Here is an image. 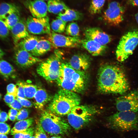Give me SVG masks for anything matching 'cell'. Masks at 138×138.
I'll return each mask as SVG.
<instances>
[{"mask_svg": "<svg viewBox=\"0 0 138 138\" xmlns=\"http://www.w3.org/2000/svg\"><path fill=\"white\" fill-rule=\"evenodd\" d=\"M63 53L56 50L43 61L40 62L37 71L38 74L47 80L56 81L58 77Z\"/></svg>", "mask_w": 138, "mask_h": 138, "instance_id": "cell-7", "label": "cell"}, {"mask_svg": "<svg viewBox=\"0 0 138 138\" xmlns=\"http://www.w3.org/2000/svg\"><path fill=\"white\" fill-rule=\"evenodd\" d=\"M18 113V112L17 110L13 108H11L9 111L8 114H9L16 118Z\"/></svg>", "mask_w": 138, "mask_h": 138, "instance_id": "cell-43", "label": "cell"}, {"mask_svg": "<svg viewBox=\"0 0 138 138\" xmlns=\"http://www.w3.org/2000/svg\"><path fill=\"white\" fill-rule=\"evenodd\" d=\"M7 105L12 108L19 110L21 109L23 107L17 98H15L12 102Z\"/></svg>", "mask_w": 138, "mask_h": 138, "instance_id": "cell-40", "label": "cell"}, {"mask_svg": "<svg viewBox=\"0 0 138 138\" xmlns=\"http://www.w3.org/2000/svg\"><path fill=\"white\" fill-rule=\"evenodd\" d=\"M116 106L119 111H138V90H132L118 97Z\"/></svg>", "mask_w": 138, "mask_h": 138, "instance_id": "cell-10", "label": "cell"}, {"mask_svg": "<svg viewBox=\"0 0 138 138\" xmlns=\"http://www.w3.org/2000/svg\"><path fill=\"white\" fill-rule=\"evenodd\" d=\"M36 138H48L46 132L43 130L39 122H38L35 130Z\"/></svg>", "mask_w": 138, "mask_h": 138, "instance_id": "cell-34", "label": "cell"}, {"mask_svg": "<svg viewBox=\"0 0 138 138\" xmlns=\"http://www.w3.org/2000/svg\"><path fill=\"white\" fill-rule=\"evenodd\" d=\"M2 97V95L0 93V100L1 99Z\"/></svg>", "mask_w": 138, "mask_h": 138, "instance_id": "cell-50", "label": "cell"}, {"mask_svg": "<svg viewBox=\"0 0 138 138\" xmlns=\"http://www.w3.org/2000/svg\"><path fill=\"white\" fill-rule=\"evenodd\" d=\"M60 89L81 93L86 89L88 82L87 75L85 72L76 70L68 63H62L59 75L56 80Z\"/></svg>", "mask_w": 138, "mask_h": 138, "instance_id": "cell-2", "label": "cell"}, {"mask_svg": "<svg viewBox=\"0 0 138 138\" xmlns=\"http://www.w3.org/2000/svg\"><path fill=\"white\" fill-rule=\"evenodd\" d=\"M48 39L55 48H76L80 46L81 40L79 37L65 36L52 31L49 34Z\"/></svg>", "mask_w": 138, "mask_h": 138, "instance_id": "cell-12", "label": "cell"}, {"mask_svg": "<svg viewBox=\"0 0 138 138\" xmlns=\"http://www.w3.org/2000/svg\"><path fill=\"white\" fill-rule=\"evenodd\" d=\"M33 122V119L32 118L19 121L15 124L12 129L11 134L13 135L26 130L30 127Z\"/></svg>", "mask_w": 138, "mask_h": 138, "instance_id": "cell-25", "label": "cell"}, {"mask_svg": "<svg viewBox=\"0 0 138 138\" xmlns=\"http://www.w3.org/2000/svg\"><path fill=\"white\" fill-rule=\"evenodd\" d=\"M41 0L44 1L47 0Z\"/></svg>", "mask_w": 138, "mask_h": 138, "instance_id": "cell-51", "label": "cell"}, {"mask_svg": "<svg viewBox=\"0 0 138 138\" xmlns=\"http://www.w3.org/2000/svg\"><path fill=\"white\" fill-rule=\"evenodd\" d=\"M39 40L37 36L29 35L21 40L15 46L30 52L34 49Z\"/></svg>", "mask_w": 138, "mask_h": 138, "instance_id": "cell-20", "label": "cell"}, {"mask_svg": "<svg viewBox=\"0 0 138 138\" xmlns=\"http://www.w3.org/2000/svg\"><path fill=\"white\" fill-rule=\"evenodd\" d=\"M34 132V128L30 127L25 131L13 135V138H30Z\"/></svg>", "mask_w": 138, "mask_h": 138, "instance_id": "cell-32", "label": "cell"}, {"mask_svg": "<svg viewBox=\"0 0 138 138\" xmlns=\"http://www.w3.org/2000/svg\"><path fill=\"white\" fill-rule=\"evenodd\" d=\"M1 109H0V113H1Z\"/></svg>", "mask_w": 138, "mask_h": 138, "instance_id": "cell-52", "label": "cell"}, {"mask_svg": "<svg viewBox=\"0 0 138 138\" xmlns=\"http://www.w3.org/2000/svg\"><path fill=\"white\" fill-rule=\"evenodd\" d=\"M8 115L5 112L2 111L0 114V122L5 123L8 119Z\"/></svg>", "mask_w": 138, "mask_h": 138, "instance_id": "cell-42", "label": "cell"}, {"mask_svg": "<svg viewBox=\"0 0 138 138\" xmlns=\"http://www.w3.org/2000/svg\"><path fill=\"white\" fill-rule=\"evenodd\" d=\"M97 79L98 89L102 93L122 94L129 88L124 71L118 65L106 64L101 65Z\"/></svg>", "mask_w": 138, "mask_h": 138, "instance_id": "cell-1", "label": "cell"}, {"mask_svg": "<svg viewBox=\"0 0 138 138\" xmlns=\"http://www.w3.org/2000/svg\"><path fill=\"white\" fill-rule=\"evenodd\" d=\"M19 13L18 7L12 3H3L0 4V19L4 20L8 15L13 13Z\"/></svg>", "mask_w": 138, "mask_h": 138, "instance_id": "cell-26", "label": "cell"}, {"mask_svg": "<svg viewBox=\"0 0 138 138\" xmlns=\"http://www.w3.org/2000/svg\"><path fill=\"white\" fill-rule=\"evenodd\" d=\"M25 5L33 17L39 18L47 16L48 11L47 5L43 1H28L26 2Z\"/></svg>", "mask_w": 138, "mask_h": 138, "instance_id": "cell-16", "label": "cell"}, {"mask_svg": "<svg viewBox=\"0 0 138 138\" xmlns=\"http://www.w3.org/2000/svg\"><path fill=\"white\" fill-rule=\"evenodd\" d=\"M9 30L4 20L0 19V37L3 39L7 38L9 35Z\"/></svg>", "mask_w": 138, "mask_h": 138, "instance_id": "cell-33", "label": "cell"}, {"mask_svg": "<svg viewBox=\"0 0 138 138\" xmlns=\"http://www.w3.org/2000/svg\"><path fill=\"white\" fill-rule=\"evenodd\" d=\"M49 138H63L60 136H59L58 135H54L53 136H51Z\"/></svg>", "mask_w": 138, "mask_h": 138, "instance_id": "cell-47", "label": "cell"}, {"mask_svg": "<svg viewBox=\"0 0 138 138\" xmlns=\"http://www.w3.org/2000/svg\"><path fill=\"white\" fill-rule=\"evenodd\" d=\"M14 95L7 93L4 96V100L7 105L12 102L16 98Z\"/></svg>", "mask_w": 138, "mask_h": 138, "instance_id": "cell-41", "label": "cell"}, {"mask_svg": "<svg viewBox=\"0 0 138 138\" xmlns=\"http://www.w3.org/2000/svg\"><path fill=\"white\" fill-rule=\"evenodd\" d=\"M10 31L15 45L21 40L29 35L26 24L21 20H20Z\"/></svg>", "mask_w": 138, "mask_h": 138, "instance_id": "cell-18", "label": "cell"}, {"mask_svg": "<svg viewBox=\"0 0 138 138\" xmlns=\"http://www.w3.org/2000/svg\"><path fill=\"white\" fill-rule=\"evenodd\" d=\"M110 126L122 132L138 130V114L130 111H119L107 119Z\"/></svg>", "mask_w": 138, "mask_h": 138, "instance_id": "cell-5", "label": "cell"}, {"mask_svg": "<svg viewBox=\"0 0 138 138\" xmlns=\"http://www.w3.org/2000/svg\"><path fill=\"white\" fill-rule=\"evenodd\" d=\"M135 17L136 22L138 24V12L135 15Z\"/></svg>", "mask_w": 138, "mask_h": 138, "instance_id": "cell-48", "label": "cell"}, {"mask_svg": "<svg viewBox=\"0 0 138 138\" xmlns=\"http://www.w3.org/2000/svg\"><path fill=\"white\" fill-rule=\"evenodd\" d=\"M16 85L17 89V97L22 98H25L22 82H18Z\"/></svg>", "mask_w": 138, "mask_h": 138, "instance_id": "cell-36", "label": "cell"}, {"mask_svg": "<svg viewBox=\"0 0 138 138\" xmlns=\"http://www.w3.org/2000/svg\"><path fill=\"white\" fill-rule=\"evenodd\" d=\"M80 102L77 94L60 89L49 105L48 110L59 116L67 115L73 108L79 105Z\"/></svg>", "mask_w": 138, "mask_h": 138, "instance_id": "cell-3", "label": "cell"}, {"mask_svg": "<svg viewBox=\"0 0 138 138\" xmlns=\"http://www.w3.org/2000/svg\"><path fill=\"white\" fill-rule=\"evenodd\" d=\"M22 82L26 98L28 99L33 98L38 90L37 86L23 82Z\"/></svg>", "mask_w": 138, "mask_h": 138, "instance_id": "cell-28", "label": "cell"}, {"mask_svg": "<svg viewBox=\"0 0 138 138\" xmlns=\"http://www.w3.org/2000/svg\"><path fill=\"white\" fill-rule=\"evenodd\" d=\"M125 11L124 7L119 2H111L109 4L107 8L104 12L103 19L110 25L117 26L123 20Z\"/></svg>", "mask_w": 138, "mask_h": 138, "instance_id": "cell-9", "label": "cell"}, {"mask_svg": "<svg viewBox=\"0 0 138 138\" xmlns=\"http://www.w3.org/2000/svg\"><path fill=\"white\" fill-rule=\"evenodd\" d=\"M84 34L86 39L93 40L103 45H106L112 40L111 36L97 27L87 28Z\"/></svg>", "mask_w": 138, "mask_h": 138, "instance_id": "cell-14", "label": "cell"}, {"mask_svg": "<svg viewBox=\"0 0 138 138\" xmlns=\"http://www.w3.org/2000/svg\"><path fill=\"white\" fill-rule=\"evenodd\" d=\"M26 24L28 32L34 34H49L51 32L49 19L47 16L39 18L29 16Z\"/></svg>", "mask_w": 138, "mask_h": 138, "instance_id": "cell-11", "label": "cell"}, {"mask_svg": "<svg viewBox=\"0 0 138 138\" xmlns=\"http://www.w3.org/2000/svg\"><path fill=\"white\" fill-rule=\"evenodd\" d=\"M0 74L6 80L15 78L16 76V70L14 67L2 59H0Z\"/></svg>", "mask_w": 138, "mask_h": 138, "instance_id": "cell-19", "label": "cell"}, {"mask_svg": "<svg viewBox=\"0 0 138 138\" xmlns=\"http://www.w3.org/2000/svg\"><path fill=\"white\" fill-rule=\"evenodd\" d=\"M5 54L4 52L0 48V59L2 58Z\"/></svg>", "mask_w": 138, "mask_h": 138, "instance_id": "cell-45", "label": "cell"}, {"mask_svg": "<svg viewBox=\"0 0 138 138\" xmlns=\"http://www.w3.org/2000/svg\"><path fill=\"white\" fill-rule=\"evenodd\" d=\"M48 11L50 13L57 14L69 8L60 0H48Z\"/></svg>", "mask_w": 138, "mask_h": 138, "instance_id": "cell-24", "label": "cell"}, {"mask_svg": "<svg viewBox=\"0 0 138 138\" xmlns=\"http://www.w3.org/2000/svg\"><path fill=\"white\" fill-rule=\"evenodd\" d=\"M128 3L131 5L138 6V0H128Z\"/></svg>", "mask_w": 138, "mask_h": 138, "instance_id": "cell-44", "label": "cell"}, {"mask_svg": "<svg viewBox=\"0 0 138 138\" xmlns=\"http://www.w3.org/2000/svg\"><path fill=\"white\" fill-rule=\"evenodd\" d=\"M34 106L36 108L42 109L51 99V97L44 89L39 88L38 90L34 97Z\"/></svg>", "mask_w": 138, "mask_h": 138, "instance_id": "cell-21", "label": "cell"}, {"mask_svg": "<svg viewBox=\"0 0 138 138\" xmlns=\"http://www.w3.org/2000/svg\"><path fill=\"white\" fill-rule=\"evenodd\" d=\"M7 93L17 97V89L16 85L13 83L9 84L7 87Z\"/></svg>", "mask_w": 138, "mask_h": 138, "instance_id": "cell-37", "label": "cell"}, {"mask_svg": "<svg viewBox=\"0 0 138 138\" xmlns=\"http://www.w3.org/2000/svg\"><path fill=\"white\" fill-rule=\"evenodd\" d=\"M81 44L84 48L93 56L103 54L107 48L106 45H102L94 41L86 38L81 40Z\"/></svg>", "mask_w": 138, "mask_h": 138, "instance_id": "cell-17", "label": "cell"}, {"mask_svg": "<svg viewBox=\"0 0 138 138\" xmlns=\"http://www.w3.org/2000/svg\"><path fill=\"white\" fill-rule=\"evenodd\" d=\"M29 114V112L27 109L25 108L21 109L18 112L16 120L19 121L26 119L28 117Z\"/></svg>", "mask_w": 138, "mask_h": 138, "instance_id": "cell-35", "label": "cell"}, {"mask_svg": "<svg viewBox=\"0 0 138 138\" xmlns=\"http://www.w3.org/2000/svg\"><path fill=\"white\" fill-rule=\"evenodd\" d=\"M66 22L61 19H57L53 20L51 23V28L55 32L61 33L65 29Z\"/></svg>", "mask_w": 138, "mask_h": 138, "instance_id": "cell-29", "label": "cell"}, {"mask_svg": "<svg viewBox=\"0 0 138 138\" xmlns=\"http://www.w3.org/2000/svg\"><path fill=\"white\" fill-rule=\"evenodd\" d=\"M52 47L51 43L49 40H40L34 49L30 52L35 57L41 56L50 50Z\"/></svg>", "mask_w": 138, "mask_h": 138, "instance_id": "cell-22", "label": "cell"}, {"mask_svg": "<svg viewBox=\"0 0 138 138\" xmlns=\"http://www.w3.org/2000/svg\"><path fill=\"white\" fill-rule=\"evenodd\" d=\"M39 122L45 132L51 135L64 134L70 129L67 123L49 110L42 113Z\"/></svg>", "mask_w": 138, "mask_h": 138, "instance_id": "cell-6", "label": "cell"}, {"mask_svg": "<svg viewBox=\"0 0 138 138\" xmlns=\"http://www.w3.org/2000/svg\"><path fill=\"white\" fill-rule=\"evenodd\" d=\"M30 138H35V136H31Z\"/></svg>", "mask_w": 138, "mask_h": 138, "instance_id": "cell-49", "label": "cell"}, {"mask_svg": "<svg viewBox=\"0 0 138 138\" xmlns=\"http://www.w3.org/2000/svg\"><path fill=\"white\" fill-rule=\"evenodd\" d=\"M0 138H8L6 135L0 134Z\"/></svg>", "mask_w": 138, "mask_h": 138, "instance_id": "cell-46", "label": "cell"}, {"mask_svg": "<svg viewBox=\"0 0 138 138\" xmlns=\"http://www.w3.org/2000/svg\"><path fill=\"white\" fill-rule=\"evenodd\" d=\"M105 0H92L89 8V12L92 15L99 13L101 11Z\"/></svg>", "mask_w": 138, "mask_h": 138, "instance_id": "cell-30", "label": "cell"}, {"mask_svg": "<svg viewBox=\"0 0 138 138\" xmlns=\"http://www.w3.org/2000/svg\"><path fill=\"white\" fill-rule=\"evenodd\" d=\"M65 33L72 37H79V28L77 24L72 22L70 23L65 29Z\"/></svg>", "mask_w": 138, "mask_h": 138, "instance_id": "cell-31", "label": "cell"}, {"mask_svg": "<svg viewBox=\"0 0 138 138\" xmlns=\"http://www.w3.org/2000/svg\"><path fill=\"white\" fill-rule=\"evenodd\" d=\"M97 112V110L93 106H77L67 114L68 122L75 130H78L89 123Z\"/></svg>", "mask_w": 138, "mask_h": 138, "instance_id": "cell-4", "label": "cell"}, {"mask_svg": "<svg viewBox=\"0 0 138 138\" xmlns=\"http://www.w3.org/2000/svg\"><path fill=\"white\" fill-rule=\"evenodd\" d=\"M10 130V126L8 124L0 122V134H8Z\"/></svg>", "mask_w": 138, "mask_h": 138, "instance_id": "cell-38", "label": "cell"}, {"mask_svg": "<svg viewBox=\"0 0 138 138\" xmlns=\"http://www.w3.org/2000/svg\"><path fill=\"white\" fill-rule=\"evenodd\" d=\"M15 46L14 59L15 63L19 67L23 68H28L42 61L30 52Z\"/></svg>", "mask_w": 138, "mask_h": 138, "instance_id": "cell-13", "label": "cell"}, {"mask_svg": "<svg viewBox=\"0 0 138 138\" xmlns=\"http://www.w3.org/2000/svg\"><path fill=\"white\" fill-rule=\"evenodd\" d=\"M138 44V31L129 32L121 38L116 51L117 60L122 62L130 55Z\"/></svg>", "mask_w": 138, "mask_h": 138, "instance_id": "cell-8", "label": "cell"}, {"mask_svg": "<svg viewBox=\"0 0 138 138\" xmlns=\"http://www.w3.org/2000/svg\"><path fill=\"white\" fill-rule=\"evenodd\" d=\"M19 13L17 12L11 13L4 20L9 30H11L20 20Z\"/></svg>", "mask_w": 138, "mask_h": 138, "instance_id": "cell-27", "label": "cell"}, {"mask_svg": "<svg viewBox=\"0 0 138 138\" xmlns=\"http://www.w3.org/2000/svg\"><path fill=\"white\" fill-rule=\"evenodd\" d=\"M83 14L80 12L69 8L65 10L64 13H60L58 14L57 18L61 19L67 22L81 19Z\"/></svg>", "mask_w": 138, "mask_h": 138, "instance_id": "cell-23", "label": "cell"}, {"mask_svg": "<svg viewBox=\"0 0 138 138\" xmlns=\"http://www.w3.org/2000/svg\"><path fill=\"white\" fill-rule=\"evenodd\" d=\"M91 60L88 55L84 53H78L71 57L68 63L74 69L85 72L90 66Z\"/></svg>", "mask_w": 138, "mask_h": 138, "instance_id": "cell-15", "label": "cell"}, {"mask_svg": "<svg viewBox=\"0 0 138 138\" xmlns=\"http://www.w3.org/2000/svg\"><path fill=\"white\" fill-rule=\"evenodd\" d=\"M16 98L23 107H31L33 106L32 103L30 101L25 98H22L17 97Z\"/></svg>", "mask_w": 138, "mask_h": 138, "instance_id": "cell-39", "label": "cell"}]
</instances>
